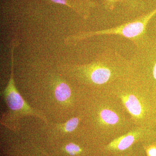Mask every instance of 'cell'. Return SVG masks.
<instances>
[{"label":"cell","mask_w":156,"mask_h":156,"mask_svg":"<svg viewBox=\"0 0 156 156\" xmlns=\"http://www.w3.org/2000/svg\"><path fill=\"white\" fill-rule=\"evenodd\" d=\"M53 2L57 4H62L66 5L70 7L72 9L75 10L76 12L81 14L82 16L87 17V14H88L87 11L82 8V5L79 2V0H50Z\"/></svg>","instance_id":"cell-8"},{"label":"cell","mask_w":156,"mask_h":156,"mask_svg":"<svg viewBox=\"0 0 156 156\" xmlns=\"http://www.w3.org/2000/svg\"><path fill=\"white\" fill-rule=\"evenodd\" d=\"M148 156H156V147H152L147 150Z\"/></svg>","instance_id":"cell-11"},{"label":"cell","mask_w":156,"mask_h":156,"mask_svg":"<svg viewBox=\"0 0 156 156\" xmlns=\"http://www.w3.org/2000/svg\"><path fill=\"white\" fill-rule=\"evenodd\" d=\"M60 68L70 82L91 87L102 86L132 72L130 60L112 50H106L89 64L63 66Z\"/></svg>","instance_id":"cell-1"},{"label":"cell","mask_w":156,"mask_h":156,"mask_svg":"<svg viewBox=\"0 0 156 156\" xmlns=\"http://www.w3.org/2000/svg\"><path fill=\"white\" fill-rule=\"evenodd\" d=\"M15 44L11 48V74L8 85L3 91L2 96L7 107V112L2 116L1 122L16 133L19 130L21 120L26 117L38 118L46 123V119L32 108L20 94L15 84L14 76V50Z\"/></svg>","instance_id":"cell-2"},{"label":"cell","mask_w":156,"mask_h":156,"mask_svg":"<svg viewBox=\"0 0 156 156\" xmlns=\"http://www.w3.org/2000/svg\"><path fill=\"white\" fill-rule=\"evenodd\" d=\"M107 9H112L115 7V5L119 3V0H105Z\"/></svg>","instance_id":"cell-10"},{"label":"cell","mask_w":156,"mask_h":156,"mask_svg":"<svg viewBox=\"0 0 156 156\" xmlns=\"http://www.w3.org/2000/svg\"><path fill=\"white\" fill-rule=\"evenodd\" d=\"M135 140V137L134 135L128 134L115 140L110 144L108 147L113 150H125L134 143Z\"/></svg>","instance_id":"cell-5"},{"label":"cell","mask_w":156,"mask_h":156,"mask_svg":"<svg viewBox=\"0 0 156 156\" xmlns=\"http://www.w3.org/2000/svg\"><path fill=\"white\" fill-rule=\"evenodd\" d=\"M147 0H119V3L130 12L144 11Z\"/></svg>","instance_id":"cell-7"},{"label":"cell","mask_w":156,"mask_h":156,"mask_svg":"<svg viewBox=\"0 0 156 156\" xmlns=\"http://www.w3.org/2000/svg\"><path fill=\"white\" fill-rule=\"evenodd\" d=\"M39 147H40V151L41 152L43 156H52L50 155V154H48V153L42 147L40 146H39Z\"/></svg>","instance_id":"cell-12"},{"label":"cell","mask_w":156,"mask_h":156,"mask_svg":"<svg viewBox=\"0 0 156 156\" xmlns=\"http://www.w3.org/2000/svg\"><path fill=\"white\" fill-rule=\"evenodd\" d=\"M82 117L78 115L63 122L46 123L42 122V126L36 131L35 136L37 140L44 143L56 141L74 135L80 132Z\"/></svg>","instance_id":"cell-4"},{"label":"cell","mask_w":156,"mask_h":156,"mask_svg":"<svg viewBox=\"0 0 156 156\" xmlns=\"http://www.w3.org/2000/svg\"><path fill=\"white\" fill-rule=\"evenodd\" d=\"M125 105L128 111L135 116H139L142 112V107L136 96L129 95L124 96Z\"/></svg>","instance_id":"cell-6"},{"label":"cell","mask_w":156,"mask_h":156,"mask_svg":"<svg viewBox=\"0 0 156 156\" xmlns=\"http://www.w3.org/2000/svg\"><path fill=\"white\" fill-rule=\"evenodd\" d=\"M147 30L150 38L156 41V14L150 20Z\"/></svg>","instance_id":"cell-9"},{"label":"cell","mask_w":156,"mask_h":156,"mask_svg":"<svg viewBox=\"0 0 156 156\" xmlns=\"http://www.w3.org/2000/svg\"><path fill=\"white\" fill-rule=\"evenodd\" d=\"M156 14V8L128 22L112 28L96 31L81 33L68 37L67 43L79 41L93 36L103 35H116L129 39L135 46L150 39L147 34V26L151 19Z\"/></svg>","instance_id":"cell-3"}]
</instances>
